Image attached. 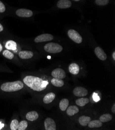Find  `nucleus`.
<instances>
[{"mask_svg":"<svg viewBox=\"0 0 115 130\" xmlns=\"http://www.w3.org/2000/svg\"><path fill=\"white\" fill-rule=\"evenodd\" d=\"M24 83L31 89L36 91H42L44 90L48 85V81H44L40 78L27 76L23 79Z\"/></svg>","mask_w":115,"mask_h":130,"instance_id":"1","label":"nucleus"},{"mask_svg":"<svg viewBox=\"0 0 115 130\" xmlns=\"http://www.w3.org/2000/svg\"><path fill=\"white\" fill-rule=\"evenodd\" d=\"M24 87L23 84L21 81L5 83L1 85V89L5 92H11L17 91L21 90Z\"/></svg>","mask_w":115,"mask_h":130,"instance_id":"2","label":"nucleus"},{"mask_svg":"<svg viewBox=\"0 0 115 130\" xmlns=\"http://www.w3.org/2000/svg\"><path fill=\"white\" fill-rule=\"evenodd\" d=\"M44 50L49 53H59L62 50V47L58 44L55 43H49L44 47Z\"/></svg>","mask_w":115,"mask_h":130,"instance_id":"3","label":"nucleus"},{"mask_svg":"<svg viewBox=\"0 0 115 130\" xmlns=\"http://www.w3.org/2000/svg\"><path fill=\"white\" fill-rule=\"evenodd\" d=\"M68 35L69 38L76 43L80 44L82 42L83 39L81 35L74 30L70 29L68 32Z\"/></svg>","mask_w":115,"mask_h":130,"instance_id":"4","label":"nucleus"},{"mask_svg":"<svg viewBox=\"0 0 115 130\" xmlns=\"http://www.w3.org/2000/svg\"><path fill=\"white\" fill-rule=\"evenodd\" d=\"M53 39V36L50 34H43L36 37L35 39V42L41 43L52 41Z\"/></svg>","mask_w":115,"mask_h":130,"instance_id":"5","label":"nucleus"},{"mask_svg":"<svg viewBox=\"0 0 115 130\" xmlns=\"http://www.w3.org/2000/svg\"><path fill=\"white\" fill-rule=\"evenodd\" d=\"M16 15L20 17L28 18L33 16V13L32 11L27 9H19L16 11Z\"/></svg>","mask_w":115,"mask_h":130,"instance_id":"6","label":"nucleus"},{"mask_svg":"<svg viewBox=\"0 0 115 130\" xmlns=\"http://www.w3.org/2000/svg\"><path fill=\"white\" fill-rule=\"evenodd\" d=\"M73 94L76 96L84 97L87 95L88 91L85 88L78 87L75 88V89L73 90Z\"/></svg>","mask_w":115,"mask_h":130,"instance_id":"7","label":"nucleus"},{"mask_svg":"<svg viewBox=\"0 0 115 130\" xmlns=\"http://www.w3.org/2000/svg\"><path fill=\"white\" fill-rule=\"evenodd\" d=\"M51 75L55 78H59L61 79L65 78L66 76L65 72L60 68H57L54 70L52 73H51Z\"/></svg>","mask_w":115,"mask_h":130,"instance_id":"8","label":"nucleus"},{"mask_svg":"<svg viewBox=\"0 0 115 130\" xmlns=\"http://www.w3.org/2000/svg\"><path fill=\"white\" fill-rule=\"evenodd\" d=\"M44 127L46 130H55L56 126L54 120L50 118H47L44 121Z\"/></svg>","mask_w":115,"mask_h":130,"instance_id":"9","label":"nucleus"},{"mask_svg":"<svg viewBox=\"0 0 115 130\" xmlns=\"http://www.w3.org/2000/svg\"><path fill=\"white\" fill-rule=\"evenodd\" d=\"M95 53L97 57L101 60L104 61L107 59V56L104 50L100 47H97L95 49Z\"/></svg>","mask_w":115,"mask_h":130,"instance_id":"10","label":"nucleus"},{"mask_svg":"<svg viewBox=\"0 0 115 130\" xmlns=\"http://www.w3.org/2000/svg\"><path fill=\"white\" fill-rule=\"evenodd\" d=\"M33 55H34V54L33 52L31 51H27V50L21 51L19 54V57L22 59H31L33 57Z\"/></svg>","mask_w":115,"mask_h":130,"instance_id":"11","label":"nucleus"},{"mask_svg":"<svg viewBox=\"0 0 115 130\" xmlns=\"http://www.w3.org/2000/svg\"><path fill=\"white\" fill-rule=\"evenodd\" d=\"M57 5L59 8H67L71 7V2L69 0H59Z\"/></svg>","mask_w":115,"mask_h":130,"instance_id":"12","label":"nucleus"},{"mask_svg":"<svg viewBox=\"0 0 115 130\" xmlns=\"http://www.w3.org/2000/svg\"><path fill=\"white\" fill-rule=\"evenodd\" d=\"M69 71L73 75H77L80 72L79 66L78 64L73 63L69 66Z\"/></svg>","mask_w":115,"mask_h":130,"instance_id":"13","label":"nucleus"},{"mask_svg":"<svg viewBox=\"0 0 115 130\" xmlns=\"http://www.w3.org/2000/svg\"><path fill=\"white\" fill-rule=\"evenodd\" d=\"M38 117H39V115H38L37 112L35 111L29 112L26 115L27 120L30 121H33L37 120L38 118Z\"/></svg>","mask_w":115,"mask_h":130,"instance_id":"14","label":"nucleus"},{"mask_svg":"<svg viewBox=\"0 0 115 130\" xmlns=\"http://www.w3.org/2000/svg\"><path fill=\"white\" fill-rule=\"evenodd\" d=\"M55 98V94L53 92H50L46 94L43 98V101L45 104H50Z\"/></svg>","mask_w":115,"mask_h":130,"instance_id":"15","label":"nucleus"},{"mask_svg":"<svg viewBox=\"0 0 115 130\" xmlns=\"http://www.w3.org/2000/svg\"><path fill=\"white\" fill-rule=\"evenodd\" d=\"M90 121H91V118L88 116H83L80 117L79 119L80 124L83 126H87Z\"/></svg>","mask_w":115,"mask_h":130,"instance_id":"16","label":"nucleus"},{"mask_svg":"<svg viewBox=\"0 0 115 130\" xmlns=\"http://www.w3.org/2000/svg\"><path fill=\"white\" fill-rule=\"evenodd\" d=\"M79 111V108L76 106H70L67 108V113L70 116H72Z\"/></svg>","mask_w":115,"mask_h":130,"instance_id":"17","label":"nucleus"},{"mask_svg":"<svg viewBox=\"0 0 115 130\" xmlns=\"http://www.w3.org/2000/svg\"><path fill=\"white\" fill-rule=\"evenodd\" d=\"M69 100L67 99H62L59 103V108L62 111H65L69 105Z\"/></svg>","mask_w":115,"mask_h":130,"instance_id":"18","label":"nucleus"},{"mask_svg":"<svg viewBox=\"0 0 115 130\" xmlns=\"http://www.w3.org/2000/svg\"><path fill=\"white\" fill-rule=\"evenodd\" d=\"M103 125V123L101 121L98 120H95L90 121L88 124V125L90 128H98L100 127Z\"/></svg>","mask_w":115,"mask_h":130,"instance_id":"19","label":"nucleus"},{"mask_svg":"<svg viewBox=\"0 0 115 130\" xmlns=\"http://www.w3.org/2000/svg\"><path fill=\"white\" fill-rule=\"evenodd\" d=\"M17 44L13 41H9L5 44V47L8 50L15 51L17 49Z\"/></svg>","mask_w":115,"mask_h":130,"instance_id":"20","label":"nucleus"},{"mask_svg":"<svg viewBox=\"0 0 115 130\" xmlns=\"http://www.w3.org/2000/svg\"><path fill=\"white\" fill-rule=\"evenodd\" d=\"M51 83L54 86L56 87H61L64 85V82H63L62 79L55 78H54L51 80Z\"/></svg>","mask_w":115,"mask_h":130,"instance_id":"21","label":"nucleus"},{"mask_svg":"<svg viewBox=\"0 0 115 130\" xmlns=\"http://www.w3.org/2000/svg\"><path fill=\"white\" fill-rule=\"evenodd\" d=\"M89 102V100L87 98H81L76 100L75 103L76 104L81 107H83Z\"/></svg>","mask_w":115,"mask_h":130,"instance_id":"22","label":"nucleus"},{"mask_svg":"<svg viewBox=\"0 0 115 130\" xmlns=\"http://www.w3.org/2000/svg\"><path fill=\"white\" fill-rule=\"evenodd\" d=\"M112 118V117L110 114L105 113L102 115L100 117L99 120L102 122H107L110 121Z\"/></svg>","mask_w":115,"mask_h":130,"instance_id":"23","label":"nucleus"},{"mask_svg":"<svg viewBox=\"0 0 115 130\" xmlns=\"http://www.w3.org/2000/svg\"><path fill=\"white\" fill-rule=\"evenodd\" d=\"M28 123L27 121L23 120L21 121L18 125V130H25L28 127Z\"/></svg>","mask_w":115,"mask_h":130,"instance_id":"24","label":"nucleus"},{"mask_svg":"<svg viewBox=\"0 0 115 130\" xmlns=\"http://www.w3.org/2000/svg\"><path fill=\"white\" fill-rule=\"evenodd\" d=\"M3 55L6 58L10 60L12 59L14 57V55L8 50H4L3 53Z\"/></svg>","mask_w":115,"mask_h":130,"instance_id":"25","label":"nucleus"},{"mask_svg":"<svg viewBox=\"0 0 115 130\" xmlns=\"http://www.w3.org/2000/svg\"><path fill=\"white\" fill-rule=\"evenodd\" d=\"M19 122L17 120L14 119L12 120L10 124V128L11 130H17L19 125Z\"/></svg>","mask_w":115,"mask_h":130,"instance_id":"26","label":"nucleus"},{"mask_svg":"<svg viewBox=\"0 0 115 130\" xmlns=\"http://www.w3.org/2000/svg\"><path fill=\"white\" fill-rule=\"evenodd\" d=\"M109 0H96V3L100 6H104L108 4Z\"/></svg>","mask_w":115,"mask_h":130,"instance_id":"27","label":"nucleus"},{"mask_svg":"<svg viewBox=\"0 0 115 130\" xmlns=\"http://www.w3.org/2000/svg\"><path fill=\"white\" fill-rule=\"evenodd\" d=\"M6 10V8L4 4L0 1V12H4Z\"/></svg>","mask_w":115,"mask_h":130,"instance_id":"28","label":"nucleus"},{"mask_svg":"<svg viewBox=\"0 0 115 130\" xmlns=\"http://www.w3.org/2000/svg\"><path fill=\"white\" fill-rule=\"evenodd\" d=\"M93 97L94 100L95 102H98V101H99L100 100V98L99 97V96L96 93H94Z\"/></svg>","mask_w":115,"mask_h":130,"instance_id":"29","label":"nucleus"},{"mask_svg":"<svg viewBox=\"0 0 115 130\" xmlns=\"http://www.w3.org/2000/svg\"><path fill=\"white\" fill-rule=\"evenodd\" d=\"M111 111L113 113H115V104H113L112 108H111Z\"/></svg>","mask_w":115,"mask_h":130,"instance_id":"30","label":"nucleus"},{"mask_svg":"<svg viewBox=\"0 0 115 130\" xmlns=\"http://www.w3.org/2000/svg\"><path fill=\"white\" fill-rule=\"evenodd\" d=\"M3 30V25L0 23V32H2Z\"/></svg>","mask_w":115,"mask_h":130,"instance_id":"31","label":"nucleus"},{"mask_svg":"<svg viewBox=\"0 0 115 130\" xmlns=\"http://www.w3.org/2000/svg\"><path fill=\"white\" fill-rule=\"evenodd\" d=\"M112 57L113 60H115V51H113V53H112Z\"/></svg>","mask_w":115,"mask_h":130,"instance_id":"32","label":"nucleus"},{"mask_svg":"<svg viewBox=\"0 0 115 130\" xmlns=\"http://www.w3.org/2000/svg\"><path fill=\"white\" fill-rule=\"evenodd\" d=\"M2 49H3L2 46V45L1 44V43H0V52H1V51L2 50Z\"/></svg>","mask_w":115,"mask_h":130,"instance_id":"33","label":"nucleus"},{"mask_svg":"<svg viewBox=\"0 0 115 130\" xmlns=\"http://www.w3.org/2000/svg\"><path fill=\"white\" fill-rule=\"evenodd\" d=\"M74 1H79L80 0H74Z\"/></svg>","mask_w":115,"mask_h":130,"instance_id":"34","label":"nucleus"},{"mask_svg":"<svg viewBox=\"0 0 115 130\" xmlns=\"http://www.w3.org/2000/svg\"><path fill=\"white\" fill-rule=\"evenodd\" d=\"M48 58H51V57H49H49H48Z\"/></svg>","mask_w":115,"mask_h":130,"instance_id":"35","label":"nucleus"}]
</instances>
